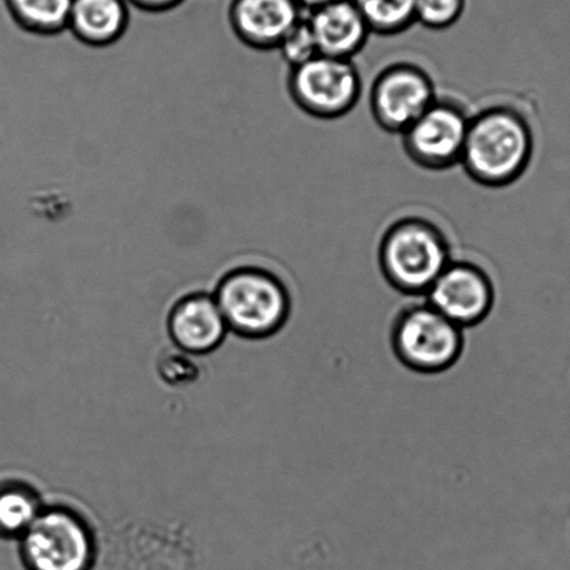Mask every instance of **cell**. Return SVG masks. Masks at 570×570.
Instances as JSON below:
<instances>
[{
	"instance_id": "1",
	"label": "cell",
	"mask_w": 570,
	"mask_h": 570,
	"mask_svg": "<svg viewBox=\"0 0 570 570\" xmlns=\"http://www.w3.org/2000/svg\"><path fill=\"white\" fill-rule=\"evenodd\" d=\"M534 131L512 105H489L470 115L461 165L475 185L505 188L522 179L534 157Z\"/></svg>"
},
{
	"instance_id": "2",
	"label": "cell",
	"mask_w": 570,
	"mask_h": 570,
	"mask_svg": "<svg viewBox=\"0 0 570 570\" xmlns=\"http://www.w3.org/2000/svg\"><path fill=\"white\" fill-rule=\"evenodd\" d=\"M376 258L386 284L409 298L425 297L453 259L444 229L422 215H405L386 226Z\"/></svg>"
},
{
	"instance_id": "3",
	"label": "cell",
	"mask_w": 570,
	"mask_h": 570,
	"mask_svg": "<svg viewBox=\"0 0 570 570\" xmlns=\"http://www.w3.org/2000/svg\"><path fill=\"white\" fill-rule=\"evenodd\" d=\"M229 331L246 340H267L289 323L293 298L289 287L273 271L237 267L219 281L214 293Z\"/></svg>"
},
{
	"instance_id": "4",
	"label": "cell",
	"mask_w": 570,
	"mask_h": 570,
	"mask_svg": "<svg viewBox=\"0 0 570 570\" xmlns=\"http://www.w3.org/2000/svg\"><path fill=\"white\" fill-rule=\"evenodd\" d=\"M390 345L403 367L420 375H440L461 362L466 331L424 297L412 298L391 321Z\"/></svg>"
},
{
	"instance_id": "5",
	"label": "cell",
	"mask_w": 570,
	"mask_h": 570,
	"mask_svg": "<svg viewBox=\"0 0 570 570\" xmlns=\"http://www.w3.org/2000/svg\"><path fill=\"white\" fill-rule=\"evenodd\" d=\"M19 541L26 570H92L96 564V537L69 508H43Z\"/></svg>"
},
{
	"instance_id": "6",
	"label": "cell",
	"mask_w": 570,
	"mask_h": 570,
	"mask_svg": "<svg viewBox=\"0 0 570 570\" xmlns=\"http://www.w3.org/2000/svg\"><path fill=\"white\" fill-rule=\"evenodd\" d=\"M286 86L296 107L320 120H336L351 114L363 94L356 63L324 55L289 69Z\"/></svg>"
},
{
	"instance_id": "7",
	"label": "cell",
	"mask_w": 570,
	"mask_h": 570,
	"mask_svg": "<svg viewBox=\"0 0 570 570\" xmlns=\"http://www.w3.org/2000/svg\"><path fill=\"white\" fill-rule=\"evenodd\" d=\"M470 115L458 99L439 96L402 132V148L406 157L429 171H445L461 165Z\"/></svg>"
},
{
	"instance_id": "8",
	"label": "cell",
	"mask_w": 570,
	"mask_h": 570,
	"mask_svg": "<svg viewBox=\"0 0 570 570\" xmlns=\"http://www.w3.org/2000/svg\"><path fill=\"white\" fill-rule=\"evenodd\" d=\"M439 98L433 77L422 66L406 60L390 63L374 77L370 88L371 116L390 135H402Z\"/></svg>"
},
{
	"instance_id": "9",
	"label": "cell",
	"mask_w": 570,
	"mask_h": 570,
	"mask_svg": "<svg viewBox=\"0 0 570 570\" xmlns=\"http://www.w3.org/2000/svg\"><path fill=\"white\" fill-rule=\"evenodd\" d=\"M424 298L466 331L485 323L494 312L497 286L481 265L453 258Z\"/></svg>"
},
{
	"instance_id": "10",
	"label": "cell",
	"mask_w": 570,
	"mask_h": 570,
	"mask_svg": "<svg viewBox=\"0 0 570 570\" xmlns=\"http://www.w3.org/2000/svg\"><path fill=\"white\" fill-rule=\"evenodd\" d=\"M304 18L296 0H230L228 19L243 43L258 51H274Z\"/></svg>"
},
{
	"instance_id": "11",
	"label": "cell",
	"mask_w": 570,
	"mask_h": 570,
	"mask_svg": "<svg viewBox=\"0 0 570 570\" xmlns=\"http://www.w3.org/2000/svg\"><path fill=\"white\" fill-rule=\"evenodd\" d=\"M168 328L175 346L193 356L214 352L229 332L214 295L202 292L181 297L175 304Z\"/></svg>"
},
{
	"instance_id": "12",
	"label": "cell",
	"mask_w": 570,
	"mask_h": 570,
	"mask_svg": "<svg viewBox=\"0 0 570 570\" xmlns=\"http://www.w3.org/2000/svg\"><path fill=\"white\" fill-rule=\"evenodd\" d=\"M306 18L324 57L353 60L367 46L371 32L352 0H337Z\"/></svg>"
},
{
	"instance_id": "13",
	"label": "cell",
	"mask_w": 570,
	"mask_h": 570,
	"mask_svg": "<svg viewBox=\"0 0 570 570\" xmlns=\"http://www.w3.org/2000/svg\"><path fill=\"white\" fill-rule=\"evenodd\" d=\"M130 23L126 0H73L68 31L86 46H112L125 36Z\"/></svg>"
},
{
	"instance_id": "14",
	"label": "cell",
	"mask_w": 570,
	"mask_h": 570,
	"mask_svg": "<svg viewBox=\"0 0 570 570\" xmlns=\"http://www.w3.org/2000/svg\"><path fill=\"white\" fill-rule=\"evenodd\" d=\"M40 495L21 481L0 483V539L20 540L42 512Z\"/></svg>"
},
{
	"instance_id": "15",
	"label": "cell",
	"mask_w": 570,
	"mask_h": 570,
	"mask_svg": "<svg viewBox=\"0 0 570 570\" xmlns=\"http://www.w3.org/2000/svg\"><path fill=\"white\" fill-rule=\"evenodd\" d=\"M73 0H4L10 18L21 30L41 37L68 30Z\"/></svg>"
},
{
	"instance_id": "16",
	"label": "cell",
	"mask_w": 570,
	"mask_h": 570,
	"mask_svg": "<svg viewBox=\"0 0 570 570\" xmlns=\"http://www.w3.org/2000/svg\"><path fill=\"white\" fill-rule=\"evenodd\" d=\"M417 0H352L371 35L395 37L416 24Z\"/></svg>"
},
{
	"instance_id": "17",
	"label": "cell",
	"mask_w": 570,
	"mask_h": 570,
	"mask_svg": "<svg viewBox=\"0 0 570 570\" xmlns=\"http://www.w3.org/2000/svg\"><path fill=\"white\" fill-rule=\"evenodd\" d=\"M468 0H417L416 24L433 31L455 26L466 10Z\"/></svg>"
},
{
	"instance_id": "18",
	"label": "cell",
	"mask_w": 570,
	"mask_h": 570,
	"mask_svg": "<svg viewBox=\"0 0 570 570\" xmlns=\"http://www.w3.org/2000/svg\"><path fill=\"white\" fill-rule=\"evenodd\" d=\"M276 51H279L282 59L289 66V69L306 63L320 55L317 42H315L306 14L287 32V36L282 40Z\"/></svg>"
},
{
	"instance_id": "19",
	"label": "cell",
	"mask_w": 570,
	"mask_h": 570,
	"mask_svg": "<svg viewBox=\"0 0 570 570\" xmlns=\"http://www.w3.org/2000/svg\"><path fill=\"white\" fill-rule=\"evenodd\" d=\"M193 354L180 351L179 347L168 348L160 354L157 370L164 383L170 386H186L196 383L200 376V367Z\"/></svg>"
},
{
	"instance_id": "20",
	"label": "cell",
	"mask_w": 570,
	"mask_h": 570,
	"mask_svg": "<svg viewBox=\"0 0 570 570\" xmlns=\"http://www.w3.org/2000/svg\"><path fill=\"white\" fill-rule=\"evenodd\" d=\"M126 2L141 12L165 13L179 8L185 0H126Z\"/></svg>"
},
{
	"instance_id": "21",
	"label": "cell",
	"mask_w": 570,
	"mask_h": 570,
	"mask_svg": "<svg viewBox=\"0 0 570 570\" xmlns=\"http://www.w3.org/2000/svg\"><path fill=\"white\" fill-rule=\"evenodd\" d=\"M335 2H337V0H296L298 8L303 10V13L307 14Z\"/></svg>"
}]
</instances>
